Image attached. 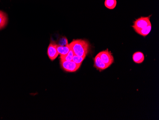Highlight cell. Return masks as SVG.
<instances>
[{
	"mask_svg": "<svg viewBox=\"0 0 159 120\" xmlns=\"http://www.w3.org/2000/svg\"><path fill=\"white\" fill-rule=\"evenodd\" d=\"M69 45L74 54L78 56L85 58L89 52L90 44L87 40L83 39L74 40Z\"/></svg>",
	"mask_w": 159,
	"mask_h": 120,
	"instance_id": "cell-1",
	"label": "cell"
},
{
	"mask_svg": "<svg viewBox=\"0 0 159 120\" xmlns=\"http://www.w3.org/2000/svg\"><path fill=\"white\" fill-rule=\"evenodd\" d=\"M61 67L64 71L68 72H74L76 71L80 68L81 65L74 62L73 61H60Z\"/></svg>",
	"mask_w": 159,
	"mask_h": 120,
	"instance_id": "cell-2",
	"label": "cell"
},
{
	"mask_svg": "<svg viewBox=\"0 0 159 120\" xmlns=\"http://www.w3.org/2000/svg\"><path fill=\"white\" fill-rule=\"evenodd\" d=\"M150 16L148 17H141L137 19L134 22L133 26V28L136 32L140 29L151 25L150 20Z\"/></svg>",
	"mask_w": 159,
	"mask_h": 120,
	"instance_id": "cell-3",
	"label": "cell"
},
{
	"mask_svg": "<svg viewBox=\"0 0 159 120\" xmlns=\"http://www.w3.org/2000/svg\"><path fill=\"white\" fill-rule=\"evenodd\" d=\"M98 54L100 56L101 60L108 67H110L114 62L113 55L111 52L109 51L108 49L101 51Z\"/></svg>",
	"mask_w": 159,
	"mask_h": 120,
	"instance_id": "cell-4",
	"label": "cell"
},
{
	"mask_svg": "<svg viewBox=\"0 0 159 120\" xmlns=\"http://www.w3.org/2000/svg\"><path fill=\"white\" fill-rule=\"evenodd\" d=\"M57 44L55 42H52L49 44L47 49V55L50 60L53 61L58 56V52L57 51Z\"/></svg>",
	"mask_w": 159,
	"mask_h": 120,
	"instance_id": "cell-5",
	"label": "cell"
},
{
	"mask_svg": "<svg viewBox=\"0 0 159 120\" xmlns=\"http://www.w3.org/2000/svg\"><path fill=\"white\" fill-rule=\"evenodd\" d=\"M94 67L100 71L103 70L108 68L104 63L101 60L98 54H97L94 59Z\"/></svg>",
	"mask_w": 159,
	"mask_h": 120,
	"instance_id": "cell-6",
	"label": "cell"
},
{
	"mask_svg": "<svg viewBox=\"0 0 159 120\" xmlns=\"http://www.w3.org/2000/svg\"><path fill=\"white\" fill-rule=\"evenodd\" d=\"M8 23V17L7 14L0 11V30L5 27Z\"/></svg>",
	"mask_w": 159,
	"mask_h": 120,
	"instance_id": "cell-7",
	"label": "cell"
},
{
	"mask_svg": "<svg viewBox=\"0 0 159 120\" xmlns=\"http://www.w3.org/2000/svg\"><path fill=\"white\" fill-rule=\"evenodd\" d=\"M57 48L59 55H60L61 56L67 54L70 49V46L69 44L67 45L64 46H59L57 45Z\"/></svg>",
	"mask_w": 159,
	"mask_h": 120,
	"instance_id": "cell-8",
	"label": "cell"
},
{
	"mask_svg": "<svg viewBox=\"0 0 159 120\" xmlns=\"http://www.w3.org/2000/svg\"><path fill=\"white\" fill-rule=\"evenodd\" d=\"M133 60L137 64L142 63L144 60L143 54L141 52H136L133 55Z\"/></svg>",
	"mask_w": 159,
	"mask_h": 120,
	"instance_id": "cell-9",
	"label": "cell"
},
{
	"mask_svg": "<svg viewBox=\"0 0 159 120\" xmlns=\"http://www.w3.org/2000/svg\"><path fill=\"white\" fill-rule=\"evenodd\" d=\"M152 29V25H150L145 27L143 28V29H140L137 31L136 33L139 35H141L142 36L145 37L147 36V35L151 32Z\"/></svg>",
	"mask_w": 159,
	"mask_h": 120,
	"instance_id": "cell-10",
	"label": "cell"
},
{
	"mask_svg": "<svg viewBox=\"0 0 159 120\" xmlns=\"http://www.w3.org/2000/svg\"><path fill=\"white\" fill-rule=\"evenodd\" d=\"M116 0H105L104 5L109 9H113L116 6Z\"/></svg>",
	"mask_w": 159,
	"mask_h": 120,
	"instance_id": "cell-11",
	"label": "cell"
},
{
	"mask_svg": "<svg viewBox=\"0 0 159 120\" xmlns=\"http://www.w3.org/2000/svg\"><path fill=\"white\" fill-rule=\"evenodd\" d=\"M74 55L75 54H74L73 50L70 48V50L67 54L66 55H61L60 56L61 60L64 61H71L73 60V56H74Z\"/></svg>",
	"mask_w": 159,
	"mask_h": 120,
	"instance_id": "cell-12",
	"label": "cell"
},
{
	"mask_svg": "<svg viewBox=\"0 0 159 120\" xmlns=\"http://www.w3.org/2000/svg\"><path fill=\"white\" fill-rule=\"evenodd\" d=\"M84 59L85 58H83V57H81V56H78V55H74L72 61H73L76 64L81 65Z\"/></svg>",
	"mask_w": 159,
	"mask_h": 120,
	"instance_id": "cell-13",
	"label": "cell"
},
{
	"mask_svg": "<svg viewBox=\"0 0 159 120\" xmlns=\"http://www.w3.org/2000/svg\"><path fill=\"white\" fill-rule=\"evenodd\" d=\"M67 44H68L67 39L66 37H63V38H61V39H60L59 41V44L58 45L64 46L67 45Z\"/></svg>",
	"mask_w": 159,
	"mask_h": 120,
	"instance_id": "cell-14",
	"label": "cell"
}]
</instances>
